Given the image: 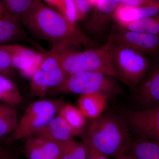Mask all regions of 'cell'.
Instances as JSON below:
<instances>
[{"label": "cell", "mask_w": 159, "mask_h": 159, "mask_svg": "<svg viewBox=\"0 0 159 159\" xmlns=\"http://www.w3.org/2000/svg\"><path fill=\"white\" fill-rule=\"evenodd\" d=\"M19 21L33 35L47 41L54 48L69 49L82 46L95 48L97 44L81 31L76 23L46 6L42 0H34Z\"/></svg>", "instance_id": "1"}, {"label": "cell", "mask_w": 159, "mask_h": 159, "mask_svg": "<svg viewBox=\"0 0 159 159\" xmlns=\"http://www.w3.org/2000/svg\"><path fill=\"white\" fill-rule=\"evenodd\" d=\"M82 139L114 159L127 153L132 142L124 118L110 113L91 120L83 134Z\"/></svg>", "instance_id": "2"}, {"label": "cell", "mask_w": 159, "mask_h": 159, "mask_svg": "<svg viewBox=\"0 0 159 159\" xmlns=\"http://www.w3.org/2000/svg\"><path fill=\"white\" fill-rule=\"evenodd\" d=\"M61 64L66 77L85 72H98L117 78L108 44L81 52L71 49L61 51Z\"/></svg>", "instance_id": "3"}, {"label": "cell", "mask_w": 159, "mask_h": 159, "mask_svg": "<svg viewBox=\"0 0 159 159\" xmlns=\"http://www.w3.org/2000/svg\"><path fill=\"white\" fill-rule=\"evenodd\" d=\"M117 78L132 90L143 81L151 65L147 55L128 47L108 42Z\"/></svg>", "instance_id": "4"}, {"label": "cell", "mask_w": 159, "mask_h": 159, "mask_svg": "<svg viewBox=\"0 0 159 159\" xmlns=\"http://www.w3.org/2000/svg\"><path fill=\"white\" fill-rule=\"evenodd\" d=\"M61 102L40 99L31 103L20 119L15 130L9 135L7 142L11 143L39 134L57 116Z\"/></svg>", "instance_id": "5"}, {"label": "cell", "mask_w": 159, "mask_h": 159, "mask_svg": "<svg viewBox=\"0 0 159 159\" xmlns=\"http://www.w3.org/2000/svg\"><path fill=\"white\" fill-rule=\"evenodd\" d=\"M115 79L100 72H80L68 76L55 89L61 93L81 95L99 93L113 97L122 93V88Z\"/></svg>", "instance_id": "6"}, {"label": "cell", "mask_w": 159, "mask_h": 159, "mask_svg": "<svg viewBox=\"0 0 159 159\" xmlns=\"http://www.w3.org/2000/svg\"><path fill=\"white\" fill-rule=\"evenodd\" d=\"M63 50L53 47L43 56L31 78L30 89L32 96L42 98L50 89L56 88L65 80L66 75L60 60V54Z\"/></svg>", "instance_id": "7"}, {"label": "cell", "mask_w": 159, "mask_h": 159, "mask_svg": "<svg viewBox=\"0 0 159 159\" xmlns=\"http://www.w3.org/2000/svg\"><path fill=\"white\" fill-rule=\"evenodd\" d=\"M107 42L128 47L147 56H159V36L157 35L131 31L116 25Z\"/></svg>", "instance_id": "8"}, {"label": "cell", "mask_w": 159, "mask_h": 159, "mask_svg": "<svg viewBox=\"0 0 159 159\" xmlns=\"http://www.w3.org/2000/svg\"><path fill=\"white\" fill-rule=\"evenodd\" d=\"M124 119L139 139L159 144V105L145 109L127 111Z\"/></svg>", "instance_id": "9"}, {"label": "cell", "mask_w": 159, "mask_h": 159, "mask_svg": "<svg viewBox=\"0 0 159 159\" xmlns=\"http://www.w3.org/2000/svg\"><path fill=\"white\" fill-rule=\"evenodd\" d=\"M119 0H98L84 25L88 34L93 37L102 36L113 20V15Z\"/></svg>", "instance_id": "10"}, {"label": "cell", "mask_w": 159, "mask_h": 159, "mask_svg": "<svg viewBox=\"0 0 159 159\" xmlns=\"http://www.w3.org/2000/svg\"><path fill=\"white\" fill-rule=\"evenodd\" d=\"M0 48L10 55L14 69L29 78L33 76L44 56L20 45L10 44L0 46Z\"/></svg>", "instance_id": "11"}, {"label": "cell", "mask_w": 159, "mask_h": 159, "mask_svg": "<svg viewBox=\"0 0 159 159\" xmlns=\"http://www.w3.org/2000/svg\"><path fill=\"white\" fill-rule=\"evenodd\" d=\"M132 91L141 109L159 105V62L150 66L143 81Z\"/></svg>", "instance_id": "12"}, {"label": "cell", "mask_w": 159, "mask_h": 159, "mask_svg": "<svg viewBox=\"0 0 159 159\" xmlns=\"http://www.w3.org/2000/svg\"><path fill=\"white\" fill-rule=\"evenodd\" d=\"M158 13L159 9L156 7H139L119 3L113 15V20L117 25L122 26Z\"/></svg>", "instance_id": "13"}, {"label": "cell", "mask_w": 159, "mask_h": 159, "mask_svg": "<svg viewBox=\"0 0 159 159\" xmlns=\"http://www.w3.org/2000/svg\"><path fill=\"white\" fill-rule=\"evenodd\" d=\"M109 97L99 93L80 95L77 100V107L86 119L93 120L103 113Z\"/></svg>", "instance_id": "14"}, {"label": "cell", "mask_w": 159, "mask_h": 159, "mask_svg": "<svg viewBox=\"0 0 159 159\" xmlns=\"http://www.w3.org/2000/svg\"><path fill=\"white\" fill-rule=\"evenodd\" d=\"M37 135L61 144L73 140L75 137L68 124L58 115Z\"/></svg>", "instance_id": "15"}, {"label": "cell", "mask_w": 159, "mask_h": 159, "mask_svg": "<svg viewBox=\"0 0 159 159\" xmlns=\"http://www.w3.org/2000/svg\"><path fill=\"white\" fill-rule=\"evenodd\" d=\"M57 114L68 124L74 136L83 134L87 126L86 119L78 107L61 101Z\"/></svg>", "instance_id": "16"}, {"label": "cell", "mask_w": 159, "mask_h": 159, "mask_svg": "<svg viewBox=\"0 0 159 159\" xmlns=\"http://www.w3.org/2000/svg\"><path fill=\"white\" fill-rule=\"evenodd\" d=\"M26 35L18 19L7 15L0 19V46L10 44L25 38Z\"/></svg>", "instance_id": "17"}, {"label": "cell", "mask_w": 159, "mask_h": 159, "mask_svg": "<svg viewBox=\"0 0 159 159\" xmlns=\"http://www.w3.org/2000/svg\"><path fill=\"white\" fill-rule=\"evenodd\" d=\"M128 152L137 159H159V144L146 139L132 142Z\"/></svg>", "instance_id": "18"}, {"label": "cell", "mask_w": 159, "mask_h": 159, "mask_svg": "<svg viewBox=\"0 0 159 159\" xmlns=\"http://www.w3.org/2000/svg\"><path fill=\"white\" fill-rule=\"evenodd\" d=\"M23 98L17 87L10 78L0 74V101L11 106L19 105Z\"/></svg>", "instance_id": "19"}, {"label": "cell", "mask_w": 159, "mask_h": 159, "mask_svg": "<svg viewBox=\"0 0 159 159\" xmlns=\"http://www.w3.org/2000/svg\"><path fill=\"white\" fill-rule=\"evenodd\" d=\"M19 121L13 107L0 102V138L11 134L17 127Z\"/></svg>", "instance_id": "20"}, {"label": "cell", "mask_w": 159, "mask_h": 159, "mask_svg": "<svg viewBox=\"0 0 159 159\" xmlns=\"http://www.w3.org/2000/svg\"><path fill=\"white\" fill-rule=\"evenodd\" d=\"M119 27L131 31L159 36V13Z\"/></svg>", "instance_id": "21"}, {"label": "cell", "mask_w": 159, "mask_h": 159, "mask_svg": "<svg viewBox=\"0 0 159 159\" xmlns=\"http://www.w3.org/2000/svg\"><path fill=\"white\" fill-rule=\"evenodd\" d=\"M34 0H1L0 8L4 15L20 18L31 8Z\"/></svg>", "instance_id": "22"}, {"label": "cell", "mask_w": 159, "mask_h": 159, "mask_svg": "<svg viewBox=\"0 0 159 159\" xmlns=\"http://www.w3.org/2000/svg\"><path fill=\"white\" fill-rule=\"evenodd\" d=\"M24 152L27 159H55L41 147L35 136L26 139Z\"/></svg>", "instance_id": "23"}, {"label": "cell", "mask_w": 159, "mask_h": 159, "mask_svg": "<svg viewBox=\"0 0 159 159\" xmlns=\"http://www.w3.org/2000/svg\"><path fill=\"white\" fill-rule=\"evenodd\" d=\"M55 7L58 12L70 21L76 23L79 20L77 7L72 0H60Z\"/></svg>", "instance_id": "24"}, {"label": "cell", "mask_w": 159, "mask_h": 159, "mask_svg": "<svg viewBox=\"0 0 159 159\" xmlns=\"http://www.w3.org/2000/svg\"><path fill=\"white\" fill-rule=\"evenodd\" d=\"M14 69L10 55L0 48V74L7 76Z\"/></svg>", "instance_id": "25"}, {"label": "cell", "mask_w": 159, "mask_h": 159, "mask_svg": "<svg viewBox=\"0 0 159 159\" xmlns=\"http://www.w3.org/2000/svg\"><path fill=\"white\" fill-rule=\"evenodd\" d=\"M72 159H87V152L83 142H78L74 139L71 141Z\"/></svg>", "instance_id": "26"}, {"label": "cell", "mask_w": 159, "mask_h": 159, "mask_svg": "<svg viewBox=\"0 0 159 159\" xmlns=\"http://www.w3.org/2000/svg\"><path fill=\"white\" fill-rule=\"evenodd\" d=\"M77 7L79 20L83 19L90 13L93 9V6L89 0H72Z\"/></svg>", "instance_id": "27"}, {"label": "cell", "mask_w": 159, "mask_h": 159, "mask_svg": "<svg viewBox=\"0 0 159 159\" xmlns=\"http://www.w3.org/2000/svg\"><path fill=\"white\" fill-rule=\"evenodd\" d=\"M119 3L139 6V7H156L159 9V2L156 0H119Z\"/></svg>", "instance_id": "28"}, {"label": "cell", "mask_w": 159, "mask_h": 159, "mask_svg": "<svg viewBox=\"0 0 159 159\" xmlns=\"http://www.w3.org/2000/svg\"><path fill=\"white\" fill-rule=\"evenodd\" d=\"M84 144L85 145L87 152V159H109V157L102 153L101 152L97 150L90 145L84 142Z\"/></svg>", "instance_id": "29"}, {"label": "cell", "mask_w": 159, "mask_h": 159, "mask_svg": "<svg viewBox=\"0 0 159 159\" xmlns=\"http://www.w3.org/2000/svg\"><path fill=\"white\" fill-rule=\"evenodd\" d=\"M72 140L62 144V151L59 159H72L71 147Z\"/></svg>", "instance_id": "30"}, {"label": "cell", "mask_w": 159, "mask_h": 159, "mask_svg": "<svg viewBox=\"0 0 159 159\" xmlns=\"http://www.w3.org/2000/svg\"><path fill=\"white\" fill-rule=\"evenodd\" d=\"M0 157L8 159H16L13 155L0 145Z\"/></svg>", "instance_id": "31"}, {"label": "cell", "mask_w": 159, "mask_h": 159, "mask_svg": "<svg viewBox=\"0 0 159 159\" xmlns=\"http://www.w3.org/2000/svg\"><path fill=\"white\" fill-rule=\"evenodd\" d=\"M118 159H137L135 157H134L132 154L129 153V152L123 155L121 157Z\"/></svg>", "instance_id": "32"}, {"label": "cell", "mask_w": 159, "mask_h": 159, "mask_svg": "<svg viewBox=\"0 0 159 159\" xmlns=\"http://www.w3.org/2000/svg\"><path fill=\"white\" fill-rule=\"evenodd\" d=\"M52 6H55L60 0H43Z\"/></svg>", "instance_id": "33"}, {"label": "cell", "mask_w": 159, "mask_h": 159, "mask_svg": "<svg viewBox=\"0 0 159 159\" xmlns=\"http://www.w3.org/2000/svg\"><path fill=\"white\" fill-rule=\"evenodd\" d=\"M89 1L92 6H93V7L97 4L98 0H89Z\"/></svg>", "instance_id": "34"}, {"label": "cell", "mask_w": 159, "mask_h": 159, "mask_svg": "<svg viewBox=\"0 0 159 159\" xmlns=\"http://www.w3.org/2000/svg\"><path fill=\"white\" fill-rule=\"evenodd\" d=\"M0 159H8L6 158L2 157H0Z\"/></svg>", "instance_id": "35"}, {"label": "cell", "mask_w": 159, "mask_h": 159, "mask_svg": "<svg viewBox=\"0 0 159 159\" xmlns=\"http://www.w3.org/2000/svg\"><path fill=\"white\" fill-rule=\"evenodd\" d=\"M1 13H2V11H1V8H0V19H1Z\"/></svg>", "instance_id": "36"}, {"label": "cell", "mask_w": 159, "mask_h": 159, "mask_svg": "<svg viewBox=\"0 0 159 159\" xmlns=\"http://www.w3.org/2000/svg\"><path fill=\"white\" fill-rule=\"evenodd\" d=\"M156 1H157V2H159V0H156Z\"/></svg>", "instance_id": "37"}]
</instances>
